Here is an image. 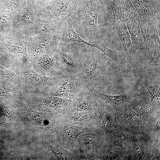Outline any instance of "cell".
Listing matches in <instances>:
<instances>
[{"mask_svg": "<svg viewBox=\"0 0 160 160\" xmlns=\"http://www.w3.org/2000/svg\"><path fill=\"white\" fill-rule=\"evenodd\" d=\"M44 145L47 150L51 151L58 160H75L79 159V156L68 151L57 141L48 139L44 141Z\"/></svg>", "mask_w": 160, "mask_h": 160, "instance_id": "cell-25", "label": "cell"}, {"mask_svg": "<svg viewBox=\"0 0 160 160\" xmlns=\"http://www.w3.org/2000/svg\"><path fill=\"white\" fill-rule=\"evenodd\" d=\"M56 49L48 50L31 62L33 69L44 76L55 77L66 76L61 61Z\"/></svg>", "mask_w": 160, "mask_h": 160, "instance_id": "cell-6", "label": "cell"}, {"mask_svg": "<svg viewBox=\"0 0 160 160\" xmlns=\"http://www.w3.org/2000/svg\"><path fill=\"white\" fill-rule=\"evenodd\" d=\"M22 61L21 66L25 78L24 91L25 92L52 93L53 91H55L65 79V76L48 77L37 72L33 69L30 60L25 55H23Z\"/></svg>", "mask_w": 160, "mask_h": 160, "instance_id": "cell-3", "label": "cell"}, {"mask_svg": "<svg viewBox=\"0 0 160 160\" xmlns=\"http://www.w3.org/2000/svg\"><path fill=\"white\" fill-rule=\"evenodd\" d=\"M112 29L118 35L121 40L124 49L127 59V69L131 76L132 67V53L134 48L127 23L118 20Z\"/></svg>", "mask_w": 160, "mask_h": 160, "instance_id": "cell-15", "label": "cell"}, {"mask_svg": "<svg viewBox=\"0 0 160 160\" xmlns=\"http://www.w3.org/2000/svg\"><path fill=\"white\" fill-rule=\"evenodd\" d=\"M105 1H106V0H104Z\"/></svg>", "mask_w": 160, "mask_h": 160, "instance_id": "cell-38", "label": "cell"}, {"mask_svg": "<svg viewBox=\"0 0 160 160\" xmlns=\"http://www.w3.org/2000/svg\"><path fill=\"white\" fill-rule=\"evenodd\" d=\"M154 47L152 57L149 63V66L160 65V29L156 28L154 34Z\"/></svg>", "mask_w": 160, "mask_h": 160, "instance_id": "cell-30", "label": "cell"}, {"mask_svg": "<svg viewBox=\"0 0 160 160\" xmlns=\"http://www.w3.org/2000/svg\"><path fill=\"white\" fill-rule=\"evenodd\" d=\"M77 42L84 43L91 47L92 44L82 39L79 34L75 31L72 26V18L70 15L65 16L64 22V28L60 36V44L65 45L71 42Z\"/></svg>", "mask_w": 160, "mask_h": 160, "instance_id": "cell-23", "label": "cell"}, {"mask_svg": "<svg viewBox=\"0 0 160 160\" xmlns=\"http://www.w3.org/2000/svg\"><path fill=\"white\" fill-rule=\"evenodd\" d=\"M60 43V36L57 34L38 35L28 38L26 50L31 62L36 60L46 52L57 48Z\"/></svg>", "mask_w": 160, "mask_h": 160, "instance_id": "cell-8", "label": "cell"}, {"mask_svg": "<svg viewBox=\"0 0 160 160\" xmlns=\"http://www.w3.org/2000/svg\"><path fill=\"white\" fill-rule=\"evenodd\" d=\"M138 16L160 17V0H130Z\"/></svg>", "mask_w": 160, "mask_h": 160, "instance_id": "cell-18", "label": "cell"}, {"mask_svg": "<svg viewBox=\"0 0 160 160\" xmlns=\"http://www.w3.org/2000/svg\"><path fill=\"white\" fill-rule=\"evenodd\" d=\"M89 94L92 96L98 98L112 106H117L121 104L129 103L134 98L140 96L136 93L128 94L119 95H106L100 93L94 87L90 89Z\"/></svg>", "mask_w": 160, "mask_h": 160, "instance_id": "cell-22", "label": "cell"}, {"mask_svg": "<svg viewBox=\"0 0 160 160\" xmlns=\"http://www.w3.org/2000/svg\"><path fill=\"white\" fill-rule=\"evenodd\" d=\"M126 150L119 146H109L108 151L99 158V160H114L119 159L124 154Z\"/></svg>", "mask_w": 160, "mask_h": 160, "instance_id": "cell-29", "label": "cell"}, {"mask_svg": "<svg viewBox=\"0 0 160 160\" xmlns=\"http://www.w3.org/2000/svg\"><path fill=\"white\" fill-rule=\"evenodd\" d=\"M104 7L99 15V26L104 29H112L119 20V1L117 0H106Z\"/></svg>", "mask_w": 160, "mask_h": 160, "instance_id": "cell-16", "label": "cell"}, {"mask_svg": "<svg viewBox=\"0 0 160 160\" xmlns=\"http://www.w3.org/2000/svg\"><path fill=\"white\" fill-rule=\"evenodd\" d=\"M98 105V100L89 93L84 95L74 100V111L95 114Z\"/></svg>", "mask_w": 160, "mask_h": 160, "instance_id": "cell-24", "label": "cell"}, {"mask_svg": "<svg viewBox=\"0 0 160 160\" xmlns=\"http://www.w3.org/2000/svg\"><path fill=\"white\" fill-rule=\"evenodd\" d=\"M0 77L7 79L20 88L22 85V81L19 76L13 71L1 65Z\"/></svg>", "mask_w": 160, "mask_h": 160, "instance_id": "cell-33", "label": "cell"}, {"mask_svg": "<svg viewBox=\"0 0 160 160\" xmlns=\"http://www.w3.org/2000/svg\"><path fill=\"white\" fill-rule=\"evenodd\" d=\"M0 60L1 61H3L2 56L1 55L0 53Z\"/></svg>", "mask_w": 160, "mask_h": 160, "instance_id": "cell-36", "label": "cell"}, {"mask_svg": "<svg viewBox=\"0 0 160 160\" xmlns=\"http://www.w3.org/2000/svg\"><path fill=\"white\" fill-rule=\"evenodd\" d=\"M127 25L134 48L138 51L145 50L143 38L137 18L127 23Z\"/></svg>", "mask_w": 160, "mask_h": 160, "instance_id": "cell-26", "label": "cell"}, {"mask_svg": "<svg viewBox=\"0 0 160 160\" xmlns=\"http://www.w3.org/2000/svg\"><path fill=\"white\" fill-rule=\"evenodd\" d=\"M28 39L17 34H11L1 40L0 44L6 47L14 54H21L29 58L26 50Z\"/></svg>", "mask_w": 160, "mask_h": 160, "instance_id": "cell-20", "label": "cell"}, {"mask_svg": "<svg viewBox=\"0 0 160 160\" xmlns=\"http://www.w3.org/2000/svg\"><path fill=\"white\" fill-rule=\"evenodd\" d=\"M160 17H145L138 16L139 23L145 46V49L152 55L154 49V34L155 29L160 28Z\"/></svg>", "mask_w": 160, "mask_h": 160, "instance_id": "cell-13", "label": "cell"}, {"mask_svg": "<svg viewBox=\"0 0 160 160\" xmlns=\"http://www.w3.org/2000/svg\"><path fill=\"white\" fill-rule=\"evenodd\" d=\"M112 107L118 123L125 133L144 136L148 119L134 111L129 103Z\"/></svg>", "mask_w": 160, "mask_h": 160, "instance_id": "cell-4", "label": "cell"}, {"mask_svg": "<svg viewBox=\"0 0 160 160\" xmlns=\"http://www.w3.org/2000/svg\"><path fill=\"white\" fill-rule=\"evenodd\" d=\"M77 139L81 151L85 153L86 160H99L98 154L103 144V140L98 132L95 129L79 135Z\"/></svg>", "mask_w": 160, "mask_h": 160, "instance_id": "cell-10", "label": "cell"}, {"mask_svg": "<svg viewBox=\"0 0 160 160\" xmlns=\"http://www.w3.org/2000/svg\"><path fill=\"white\" fill-rule=\"evenodd\" d=\"M145 88L149 93L151 101L160 100V83H150L147 81L145 83Z\"/></svg>", "mask_w": 160, "mask_h": 160, "instance_id": "cell-34", "label": "cell"}, {"mask_svg": "<svg viewBox=\"0 0 160 160\" xmlns=\"http://www.w3.org/2000/svg\"><path fill=\"white\" fill-rule=\"evenodd\" d=\"M79 76L90 87H94L102 68V60L98 54L91 49L81 52Z\"/></svg>", "mask_w": 160, "mask_h": 160, "instance_id": "cell-5", "label": "cell"}, {"mask_svg": "<svg viewBox=\"0 0 160 160\" xmlns=\"http://www.w3.org/2000/svg\"><path fill=\"white\" fill-rule=\"evenodd\" d=\"M91 47L99 49L116 63H119L122 60V55L120 52L111 49L101 42L97 44H92Z\"/></svg>", "mask_w": 160, "mask_h": 160, "instance_id": "cell-31", "label": "cell"}, {"mask_svg": "<svg viewBox=\"0 0 160 160\" xmlns=\"http://www.w3.org/2000/svg\"><path fill=\"white\" fill-rule=\"evenodd\" d=\"M129 103L134 111L147 119L160 116V101L136 97Z\"/></svg>", "mask_w": 160, "mask_h": 160, "instance_id": "cell-17", "label": "cell"}, {"mask_svg": "<svg viewBox=\"0 0 160 160\" xmlns=\"http://www.w3.org/2000/svg\"><path fill=\"white\" fill-rule=\"evenodd\" d=\"M78 0H56L49 2L46 7L52 15H70L76 11Z\"/></svg>", "mask_w": 160, "mask_h": 160, "instance_id": "cell-19", "label": "cell"}, {"mask_svg": "<svg viewBox=\"0 0 160 160\" xmlns=\"http://www.w3.org/2000/svg\"><path fill=\"white\" fill-rule=\"evenodd\" d=\"M118 0L119 1H121V0Z\"/></svg>", "mask_w": 160, "mask_h": 160, "instance_id": "cell-37", "label": "cell"}, {"mask_svg": "<svg viewBox=\"0 0 160 160\" xmlns=\"http://www.w3.org/2000/svg\"><path fill=\"white\" fill-rule=\"evenodd\" d=\"M14 18L17 23L21 26H30L35 22L34 15L28 11L17 13Z\"/></svg>", "mask_w": 160, "mask_h": 160, "instance_id": "cell-32", "label": "cell"}, {"mask_svg": "<svg viewBox=\"0 0 160 160\" xmlns=\"http://www.w3.org/2000/svg\"><path fill=\"white\" fill-rule=\"evenodd\" d=\"M104 0H78L76 11L90 43L101 42L99 36L98 17L104 7Z\"/></svg>", "mask_w": 160, "mask_h": 160, "instance_id": "cell-1", "label": "cell"}, {"mask_svg": "<svg viewBox=\"0 0 160 160\" xmlns=\"http://www.w3.org/2000/svg\"><path fill=\"white\" fill-rule=\"evenodd\" d=\"M95 115L85 112L75 111L63 121L73 125H82L94 120Z\"/></svg>", "mask_w": 160, "mask_h": 160, "instance_id": "cell-28", "label": "cell"}, {"mask_svg": "<svg viewBox=\"0 0 160 160\" xmlns=\"http://www.w3.org/2000/svg\"><path fill=\"white\" fill-rule=\"evenodd\" d=\"M56 50L63 64L66 76H79L81 54L61 47L59 48L57 47Z\"/></svg>", "mask_w": 160, "mask_h": 160, "instance_id": "cell-12", "label": "cell"}, {"mask_svg": "<svg viewBox=\"0 0 160 160\" xmlns=\"http://www.w3.org/2000/svg\"><path fill=\"white\" fill-rule=\"evenodd\" d=\"M15 14L10 11H5L0 14V32L8 29Z\"/></svg>", "mask_w": 160, "mask_h": 160, "instance_id": "cell-35", "label": "cell"}, {"mask_svg": "<svg viewBox=\"0 0 160 160\" xmlns=\"http://www.w3.org/2000/svg\"><path fill=\"white\" fill-rule=\"evenodd\" d=\"M129 159L151 160L152 145L143 135L126 134L124 148Z\"/></svg>", "mask_w": 160, "mask_h": 160, "instance_id": "cell-9", "label": "cell"}, {"mask_svg": "<svg viewBox=\"0 0 160 160\" xmlns=\"http://www.w3.org/2000/svg\"><path fill=\"white\" fill-rule=\"evenodd\" d=\"M62 25L59 22L48 20L42 22H35L28 26V33L31 35H40L56 34L62 29Z\"/></svg>", "mask_w": 160, "mask_h": 160, "instance_id": "cell-21", "label": "cell"}, {"mask_svg": "<svg viewBox=\"0 0 160 160\" xmlns=\"http://www.w3.org/2000/svg\"><path fill=\"white\" fill-rule=\"evenodd\" d=\"M95 129L92 128L83 127L67 123L63 121L58 127L59 143L67 150L72 149L78 136L86 132Z\"/></svg>", "mask_w": 160, "mask_h": 160, "instance_id": "cell-11", "label": "cell"}, {"mask_svg": "<svg viewBox=\"0 0 160 160\" xmlns=\"http://www.w3.org/2000/svg\"><path fill=\"white\" fill-rule=\"evenodd\" d=\"M98 102L94 120L105 132L110 146L124 148L126 133L118 123L113 107L102 100Z\"/></svg>", "mask_w": 160, "mask_h": 160, "instance_id": "cell-2", "label": "cell"}, {"mask_svg": "<svg viewBox=\"0 0 160 160\" xmlns=\"http://www.w3.org/2000/svg\"><path fill=\"white\" fill-rule=\"evenodd\" d=\"M119 20L127 23L136 18L138 15L130 0H122L119 1Z\"/></svg>", "mask_w": 160, "mask_h": 160, "instance_id": "cell-27", "label": "cell"}, {"mask_svg": "<svg viewBox=\"0 0 160 160\" xmlns=\"http://www.w3.org/2000/svg\"><path fill=\"white\" fill-rule=\"evenodd\" d=\"M74 100L67 98L50 95L43 100L45 107L60 115L63 120L67 119L74 111Z\"/></svg>", "mask_w": 160, "mask_h": 160, "instance_id": "cell-14", "label": "cell"}, {"mask_svg": "<svg viewBox=\"0 0 160 160\" xmlns=\"http://www.w3.org/2000/svg\"><path fill=\"white\" fill-rule=\"evenodd\" d=\"M90 87L79 76H66L62 83L50 95L75 100L89 93Z\"/></svg>", "mask_w": 160, "mask_h": 160, "instance_id": "cell-7", "label": "cell"}]
</instances>
